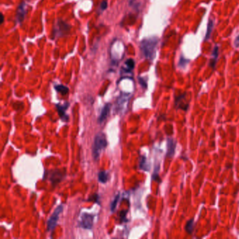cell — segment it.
<instances>
[{
    "label": "cell",
    "mask_w": 239,
    "mask_h": 239,
    "mask_svg": "<svg viewBox=\"0 0 239 239\" xmlns=\"http://www.w3.org/2000/svg\"><path fill=\"white\" fill-rule=\"evenodd\" d=\"M110 104H106L105 106L102 108L101 113H100V115L99 116V118H98V122H99V123H102V122L107 118L108 114L110 113Z\"/></svg>",
    "instance_id": "10"
},
{
    "label": "cell",
    "mask_w": 239,
    "mask_h": 239,
    "mask_svg": "<svg viewBox=\"0 0 239 239\" xmlns=\"http://www.w3.org/2000/svg\"><path fill=\"white\" fill-rule=\"evenodd\" d=\"M188 61H189L188 60L184 59L183 57H182L181 58H180V63H179V66H180V67H184L186 64H187Z\"/></svg>",
    "instance_id": "19"
},
{
    "label": "cell",
    "mask_w": 239,
    "mask_h": 239,
    "mask_svg": "<svg viewBox=\"0 0 239 239\" xmlns=\"http://www.w3.org/2000/svg\"><path fill=\"white\" fill-rule=\"evenodd\" d=\"M139 81H140V84H141L142 87H144V88H147V85L146 81H144V80L143 79H142V78L139 77Z\"/></svg>",
    "instance_id": "20"
},
{
    "label": "cell",
    "mask_w": 239,
    "mask_h": 239,
    "mask_svg": "<svg viewBox=\"0 0 239 239\" xmlns=\"http://www.w3.org/2000/svg\"><path fill=\"white\" fill-rule=\"evenodd\" d=\"M98 180L102 183H105L108 180V174L105 171H100L98 174Z\"/></svg>",
    "instance_id": "13"
},
{
    "label": "cell",
    "mask_w": 239,
    "mask_h": 239,
    "mask_svg": "<svg viewBox=\"0 0 239 239\" xmlns=\"http://www.w3.org/2000/svg\"><path fill=\"white\" fill-rule=\"evenodd\" d=\"M107 2L106 1H103L101 3V9L102 10H104L107 9Z\"/></svg>",
    "instance_id": "21"
},
{
    "label": "cell",
    "mask_w": 239,
    "mask_h": 239,
    "mask_svg": "<svg viewBox=\"0 0 239 239\" xmlns=\"http://www.w3.org/2000/svg\"><path fill=\"white\" fill-rule=\"evenodd\" d=\"M126 213H127V211H122L121 212V220H122V219H123V218H125Z\"/></svg>",
    "instance_id": "24"
},
{
    "label": "cell",
    "mask_w": 239,
    "mask_h": 239,
    "mask_svg": "<svg viewBox=\"0 0 239 239\" xmlns=\"http://www.w3.org/2000/svg\"><path fill=\"white\" fill-rule=\"evenodd\" d=\"M107 145L106 136L102 132H99L95 135L93 144V156L94 159H98L102 150Z\"/></svg>",
    "instance_id": "2"
},
{
    "label": "cell",
    "mask_w": 239,
    "mask_h": 239,
    "mask_svg": "<svg viewBox=\"0 0 239 239\" xmlns=\"http://www.w3.org/2000/svg\"><path fill=\"white\" fill-rule=\"evenodd\" d=\"M235 46H236V48H238L239 47V36L236 37V40H235Z\"/></svg>",
    "instance_id": "22"
},
{
    "label": "cell",
    "mask_w": 239,
    "mask_h": 239,
    "mask_svg": "<svg viewBox=\"0 0 239 239\" xmlns=\"http://www.w3.org/2000/svg\"><path fill=\"white\" fill-rule=\"evenodd\" d=\"M194 219H192V220H189L188 222H186V224L185 226V230L189 234H192L193 231H194Z\"/></svg>",
    "instance_id": "11"
},
{
    "label": "cell",
    "mask_w": 239,
    "mask_h": 239,
    "mask_svg": "<svg viewBox=\"0 0 239 239\" xmlns=\"http://www.w3.org/2000/svg\"><path fill=\"white\" fill-rule=\"evenodd\" d=\"M25 3L23 1V2H22L21 4L19 5V7H18L17 20L18 21V23H21V22L23 21L24 17H25Z\"/></svg>",
    "instance_id": "9"
},
{
    "label": "cell",
    "mask_w": 239,
    "mask_h": 239,
    "mask_svg": "<svg viewBox=\"0 0 239 239\" xmlns=\"http://www.w3.org/2000/svg\"><path fill=\"white\" fill-rule=\"evenodd\" d=\"M212 28H213V22H212V21H210L208 23V30H207L206 37H205V39L206 40H208L209 38H210V34H211L212 30Z\"/></svg>",
    "instance_id": "15"
},
{
    "label": "cell",
    "mask_w": 239,
    "mask_h": 239,
    "mask_svg": "<svg viewBox=\"0 0 239 239\" xmlns=\"http://www.w3.org/2000/svg\"><path fill=\"white\" fill-rule=\"evenodd\" d=\"M157 44L158 39L156 37L142 40L140 44V49L147 59L152 61L155 58Z\"/></svg>",
    "instance_id": "1"
},
{
    "label": "cell",
    "mask_w": 239,
    "mask_h": 239,
    "mask_svg": "<svg viewBox=\"0 0 239 239\" xmlns=\"http://www.w3.org/2000/svg\"><path fill=\"white\" fill-rule=\"evenodd\" d=\"M184 97H185V94L177 97L175 99V105L178 109H182L184 110V111H186V110L188 109L189 104L186 103V104L184 103L183 100L184 99Z\"/></svg>",
    "instance_id": "8"
},
{
    "label": "cell",
    "mask_w": 239,
    "mask_h": 239,
    "mask_svg": "<svg viewBox=\"0 0 239 239\" xmlns=\"http://www.w3.org/2000/svg\"><path fill=\"white\" fill-rule=\"evenodd\" d=\"M126 65L128 68V70H132L134 68V66H135V62L132 58H130V59H128L126 61Z\"/></svg>",
    "instance_id": "16"
},
{
    "label": "cell",
    "mask_w": 239,
    "mask_h": 239,
    "mask_svg": "<svg viewBox=\"0 0 239 239\" xmlns=\"http://www.w3.org/2000/svg\"><path fill=\"white\" fill-rule=\"evenodd\" d=\"M129 100V95L128 94H124L120 96L118 99L117 102V109L119 111H123L125 110L128 105V102Z\"/></svg>",
    "instance_id": "6"
},
{
    "label": "cell",
    "mask_w": 239,
    "mask_h": 239,
    "mask_svg": "<svg viewBox=\"0 0 239 239\" xmlns=\"http://www.w3.org/2000/svg\"><path fill=\"white\" fill-rule=\"evenodd\" d=\"M176 147V141L172 138H168L167 141V157H172L174 155L175 149Z\"/></svg>",
    "instance_id": "7"
},
{
    "label": "cell",
    "mask_w": 239,
    "mask_h": 239,
    "mask_svg": "<svg viewBox=\"0 0 239 239\" xmlns=\"http://www.w3.org/2000/svg\"><path fill=\"white\" fill-rule=\"evenodd\" d=\"M1 23H3V22H4V16H3V14H1Z\"/></svg>",
    "instance_id": "25"
},
{
    "label": "cell",
    "mask_w": 239,
    "mask_h": 239,
    "mask_svg": "<svg viewBox=\"0 0 239 239\" xmlns=\"http://www.w3.org/2000/svg\"><path fill=\"white\" fill-rule=\"evenodd\" d=\"M153 179L154 180H155L156 181H158V182H160V179H159V177H158V174H155L153 175Z\"/></svg>",
    "instance_id": "23"
},
{
    "label": "cell",
    "mask_w": 239,
    "mask_h": 239,
    "mask_svg": "<svg viewBox=\"0 0 239 239\" xmlns=\"http://www.w3.org/2000/svg\"><path fill=\"white\" fill-rule=\"evenodd\" d=\"M212 55H213V58H214V61L213 62H212V65H211L212 67H215V62H216V59L217 58H218V47H215V49L213 51V53H212Z\"/></svg>",
    "instance_id": "17"
},
{
    "label": "cell",
    "mask_w": 239,
    "mask_h": 239,
    "mask_svg": "<svg viewBox=\"0 0 239 239\" xmlns=\"http://www.w3.org/2000/svg\"><path fill=\"white\" fill-rule=\"evenodd\" d=\"M55 88L56 91L61 93L62 95H66L68 93V91H69L68 88L63 85H57L55 86Z\"/></svg>",
    "instance_id": "14"
},
{
    "label": "cell",
    "mask_w": 239,
    "mask_h": 239,
    "mask_svg": "<svg viewBox=\"0 0 239 239\" xmlns=\"http://www.w3.org/2000/svg\"><path fill=\"white\" fill-rule=\"evenodd\" d=\"M68 107H69V103H68V102H66V103H65L64 104H58L57 105H56V107H57L58 111V114H59L60 116H61V119L63 120L64 121H68V119H69L68 116L65 113L66 110L67 109Z\"/></svg>",
    "instance_id": "5"
},
{
    "label": "cell",
    "mask_w": 239,
    "mask_h": 239,
    "mask_svg": "<svg viewBox=\"0 0 239 239\" xmlns=\"http://www.w3.org/2000/svg\"><path fill=\"white\" fill-rule=\"evenodd\" d=\"M118 198H119V195L118 194V195L116 196L115 198H114V200L112 203V205H111V210H112V211H114V210H115V208L116 207V205H117V203L118 201Z\"/></svg>",
    "instance_id": "18"
},
{
    "label": "cell",
    "mask_w": 239,
    "mask_h": 239,
    "mask_svg": "<svg viewBox=\"0 0 239 239\" xmlns=\"http://www.w3.org/2000/svg\"><path fill=\"white\" fill-rule=\"evenodd\" d=\"M93 219L94 217L91 214L84 212L81 216L80 226L83 229H91L93 227Z\"/></svg>",
    "instance_id": "4"
},
{
    "label": "cell",
    "mask_w": 239,
    "mask_h": 239,
    "mask_svg": "<svg viewBox=\"0 0 239 239\" xmlns=\"http://www.w3.org/2000/svg\"><path fill=\"white\" fill-rule=\"evenodd\" d=\"M63 206H59L57 208L55 209V211L52 215L51 216V218H49V220H48L47 223V229L48 231H53L54 229H55V226L57 225L58 221L59 220V216L60 214L63 212Z\"/></svg>",
    "instance_id": "3"
},
{
    "label": "cell",
    "mask_w": 239,
    "mask_h": 239,
    "mask_svg": "<svg viewBox=\"0 0 239 239\" xmlns=\"http://www.w3.org/2000/svg\"><path fill=\"white\" fill-rule=\"evenodd\" d=\"M140 168L143 170H147L148 171L149 170V167L147 164V159L144 156H142L140 158Z\"/></svg>",
    "instance_id": "12"
}]
</instances>
